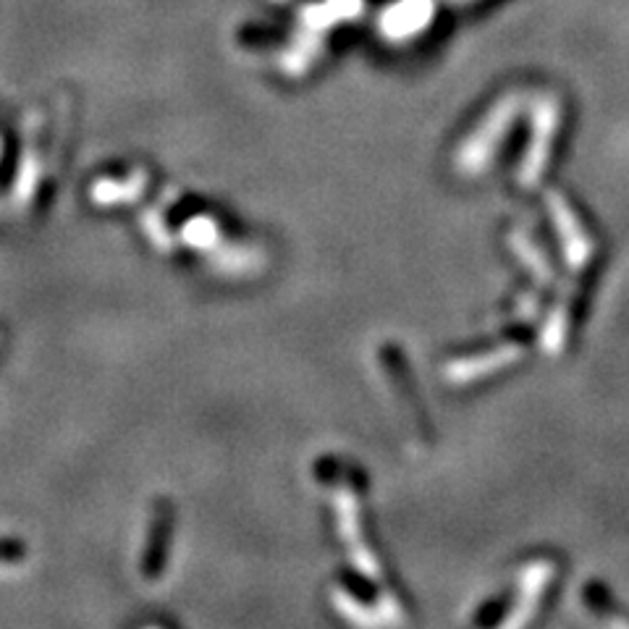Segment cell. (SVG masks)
<instances>
[{
    "label": "cell",
    "instance_id": "5bb4252c",
    "mask_svg": "<svg viewBox=\"0 0 629 629\" xmlns=\"http://www.w3.org/2000/svg\"><path fill=\"white\" fill-rule=\"evenodd\" d=\"M187 236L192 239L197 247H208L218 239V231H215V223L208 221V218H200V221H194L192 226L187 229Z\"/></svg>",
    "mask_w": 629,
    "mask_h": 629
},
{
    "label": "cell",
    "instance_id": "3957f363",
    "mask_svg": "<svg viewBox=\"0 0 629 629\" xmlns=\"http://www.w3.org/2000/svg\"><path fill=\"white\" fill-rule=\"evenodd\" d=\"M333 512L339 519V535L344 540L346 551H349V559H352L354 569L367 577V580L381 582L383 569L381 561L375 559L373 551L367 548L365 535H362V522H360V498L354 493L352 485L339 483L333 485Z\"/></svg>",
    "mask_w": 629,
    "mask_h": 629
},
{
    "label": "cell",
    "instance_id": "7a4b0ae2",
    "mask_svg": "<svg viewBox=\"0 0 629 629\" xmlns=\"http://www.w3.org/2000/svg\"><path fill=\"white\" fill-rule=\"evenodd\" d=\"M530 118H533L530 147H527L525 158L519 163V184L525 189H533L546 173L553 137L559 132L561 121L559 97L535 95L533 105H530Z\"/></svg>",
    "mask_w": 629,
    "mask_h": 629
},
{
    "label": "cell",
    "instance_id": "8992f818",
    "mask_svg": "<svg viewBox=\"0 0 629 629\" xmlns=\"http://www.w3.org/2000/svg\"><path fill=\"white\" fill-rule=\"evenodd\" d=\"M436 19V0H394L383 8L378 29L391 42H407L422 35Z\"/></svg>",
    "mask_w": 629,
    "mask_h": 629
},
{
    "label": "cell",
    "instance_id": "5b68a950",
    "mask_svg": "<svg viewBox=\"0 0 629 629\" xmlns=\"http://www.w3.org/2000/svg\"><path fill=\"white\" fill-rule=\"evenodd\" d=\"M522 357H525V344H519V341H506V344L493 346L488 352L472 354V357H464V360L449 362V365H446V381H449L451 386H467V383L488 378V375L514 365V362L522 360Z\"/></svg>",
    "mask_w": 629,
    "mask_h": 629
},
{
    "label": "cell",
    "instance_id": "6da1fadb",
    "mask_svg": "<svg viewBox=\"0 0 629 629\" xmlns=\"http://www.w3.org/2000/svg\"><path fill=\"white\" fill-rule=\"evenodd\" d=\"M522 111V95L512 92V95L501 97L491 108V113L483 118V124L477 126L470 137L464 139L454 158V166L462 176H480L485 168L491 166L493 155L498 153V145L504 142V137L512 129L514 118Z\"/></svg>",
    "mask_w": 629,
    "mask_h": 629
},
{
    "label": "cell",
    "instance_id": "2e32d148",
    "mask_svg": "<svg viewBox=\"0 0 629 629\" xmlns=\"http://www.w3.org/2000/svg\"><path fill=\"white\" fill-rule=\"evenodd\" d=\"M451 3H457V6H462V3H475V0H451Z\"/></svg>",
    "mask_w": 629,
    "mask_h": 629
},
{
    "label": "cell",
    "instance_id": "4fadbf2b",
    "mask_svg": "<svg viewBox=\"0 0 629 629\" xmlns=\"http://www.w3.org/2000/svg\"><path fill=\"white\" fill-rule=\"evenodd\" d=\"M263 265V255H260V249L255 247H229L218 257V268L226 270V273H252Z\"/></svg>",
    "mask_w": 629,
    "mask_h": 629
},
{
    "label": "cell",
    "instance_id": "277c9868",
    "mask_svg": "<svg viewBox=\"0 0 629 629\" xmlns=\"http://www.w3.org/2000/svg\"><path fill=\"white\" fill-rule=\"evenodd\" d=\"M546 208L548 215H551L553 229H556V236H559L561 252H564V260H567L569 270L572 273H580L590 265L595 252V244L590 239V234L582 229L580 218L572 210L564 197H561L556 189H548L546 192Z\"/></svg>",
    "mask_w": 629,
    "mask_h": 629
},
{
    "label": "cell",
    "instance_id": "9c48e42d",
    "mask_svg": "<svg viewBox=\"0 0 629 629\" xmlns=\"http://www.w3.org/2000/svg\"><path fill=\"white\" fill-rule=\"evenodd\" d=\"M572 299H574V281L561 284L559 297L551 305L546 315V323L540 328V349L551 357H559L564 344H567L569 318H572Z\"/></svg>",
    "mask_w": 629,
    "mask_h": 629
},
{
    "label": "cell",
    "instance_id": "52a82bcc",
    "mask_svg": "<svg viewBox=\"0 0 629 629\" xmlns=\"http://www.w3.org/2000/svg\"><path fill=\"white\" fill-rule=\"evenodd\" d=\"M553 561L546 559H538V561H530L517 577V598H514V609L512 614L506 616L501 627H522L527 624L530 619L535 616L540 606V598L546 593L548 582L553 580Z\"/></svg>",
    "mask_w": 629,
    "mask_h": 629
},
{
    "label": "cell",
    "instance_id": "ba28073f",
    "mask_svg": "<svg viewBox=\"0 0 629 629\" xmlns=\"http://www.w3.org/2000/svg\"><path fill=\"white\" fill-rule=\"evenodd\" d=\"M365 11V0H320V3H307L299 11V24L310 32L325 35L341 21H352Z\"/></svg>",
    "mask_w": 629,
    "mask_h": 629
},
{
    "label": "cell",
    "instance_id": "9a60e30c",
    "mask_svg": "<svg viewBox=\"0 0 629 629\" xmlns=\"http://www.w3.org/2000/svg\"><path fill=\"white\" fill-rule=\"evenodd\" d=\"M538 310H540L538 294H535V291H527V294L519 297L517 310H514V320H517V323H530V320L538 315Z\"/></svg>",
    "mask_w": 629,
    "mask_h": 629
},
{
    "label": "cell",
    "instance_id": "7c38bea8",
    "mask_svg": "<svg viewBox=\"0 0 629 629\" xmlns=\"http://www.w3.org/2000/svg\"><path fill=\"white\" fill-rule=\"evenodd\" d=\"M331 598H333V606L339 609V614L344 616V619H349L352 624H357V627H386V624H383L381 611L367 609L365 603L357 601V598H354V595L346 588H333Z\"/></svg>",
    "mask_w": 629,
    "mask_h": 629
},
{
    "label": "cell",
    "instance_id": "8fae6325",
    "mask_svg": "<svg viewBox=\"0 0 629 629\" xmlns=\"http://www.w3.org/2000/svg\"><path fill=\"white\" fill-rule=\"evenodd\" d=\"M509 247H512L514 255L522 260V263L527 265V268L533 270V276L535 281H538L540 286H551L553 284V265L551 260H548V255L543 252V249L538 247V244L530 239V234L522 229H514L512 234H509Z\"/></svg>",
    "mask_w": 629,
    "mask_h": 629
},
{
    "label": "cell",
    "instance_id": "30bf717a",
    "mask_svg": "<svg viewBox=\"0 0 629 629\" xmlns=\"http://www.w3.org/2000/svg\"><path fill=\"white\" fill-rule=\"evenodd\" d=\"M325 48V35H318V32H310V29H299L297 37L291 40L289 48L284 50L281 56V69L289 74V77H302L312 63L318 61L320 53Z\"/></svg>",
    "mask_w": 629,
    "mask_h": 629
},
{
    "label": "cell",
    "instance_id": "e0dca14e",
    "mask_svg": "<svg viewBox=\"0 0 629 629\" xmlns=\"http://www.w3.org/2000/svg\"><path fill=\"white\" fill-rule=\"evenodd\" d=\"M276 3H281V0H276Z\"/></svg>",
    "mask_w": 629,
    "mask_h": 629
}]
</instances>
